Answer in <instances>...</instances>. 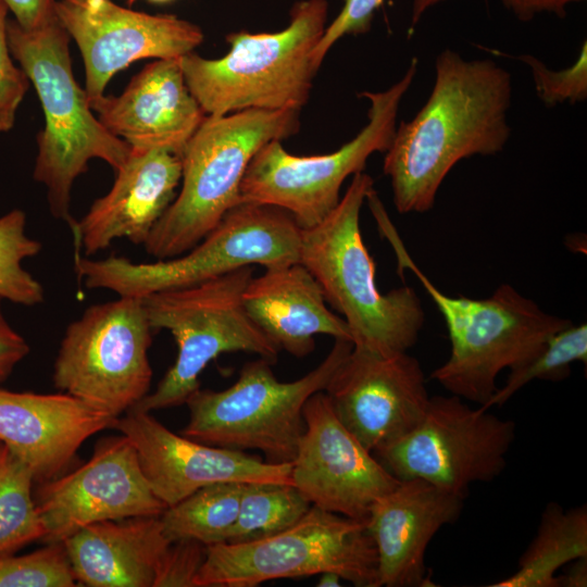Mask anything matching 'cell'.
<instances>
[{"instance_id": "6da1fadb", "label": "cell", "mask_w": 587, "mask_h": 587, "mask_svg": "<svg viewBox=\"0 0 587 587\" xmlns=\"http://www.w3.org/2000/svg\"><path fill=\"white\" fill-rule=\"evenodd\" d=\"M512 95L510 72L492 59L467 60L449 48L436 57L427 100L397 125L384 152L383 171L399 213L429 211L457 163L504 149Z\"/></svg>"}, {"instance_id": "7a4b0ae2", "label": "cell", "mask_w": 587, "mask_h": 587, "mask_svg": "<svg viewBox=\"0 0 587 587\" xmlns=\"http://www.w3.org/2000/svg\"><path fill=\"white\" fill-rule=\"evenodd\" d=\"M373 185L364 171L354 174L336 208L317 225L301 229L299 262L342 315L353 347L392 355L416 344L425 314L413 288L386 294L377 288L375 263L360 229V212Z\"/></svg>"}, {"instance_id": "3957f363", "label": "cell", "mask_w": 587, "mask_h": 587, "mask_svg": "<svg viewBox=\"0 0 587 587\" xmlns=\"http://www.w3.org/2000/svg\"><path fill=\"white\" fill-rule=\"evenodd\" d=\"M70 39L57 15L34 29L8 21L11 54L35 87L46 120L37 136L34 179L47 188L53 217L68 226L75 222L71 190L88 162L101 159L116 172L132 151L93 115L86 90L73 75Z\"/></svg>"}, {"instance_id": "277c9868", "label": "cell", "mask_w": 587, "mask_h": 587, "mask_svg": "<svg viewBox=\"0 0 587 587\" xmlns=\"http://www.w3.org/2000/svg\"><path fill=\"white\" fill-rule=\"evenodd\" d=\"M375 217L394 245L401 270L414 273L446 322L451 352L430 378L452 395L485 405L498 389L501 371L517 367L553 334L573 324L545 312L509 284L500 285L486 299L444 294L411 260L386 211Z\"/></svg>"}, {"instance_id": "5b68a950", "label": "cell", "mask_w": 587, "mask_h": 587, "mask_svg": "<svg viewBox=\"0 0 587 587\" xmlns=\"http://www.w3.org/2000/svg\"><path fill=\"white\" fill-rule=\"evenodd\" d=\"M299 110H243L207 115L182 153V186L143 243L157 260L178 257L199 243L236 204L254 154L300 127Z\"/></svg>"}, {"instance_id": "8992f818", "label": "cell", "mask_w": 587, "mask_h": 587, "mask_svg": "<svg viewBox=\"0 0 587 587\" xmlns=\"http://www.w3.org/2000/svg\"><path fill=\"white\" fill-rule=\"evenodd\" d=\"M327 11L326 0L299 1L279 32L230 33L229 50L218 59L193 52L180 57L186 84L204 113L301 111L317 73L312 53L325 32Z\"/></svg>"}, {"instance_id": "52a82bcc", "label": "cell", "mask_w": 587, "mask_h": 587, "mask_svg": "<svg viewBox=\"0 0 587 587\" xmlns=\"http://www.w3.org/2000/svg\"><path fill=\"white\" fill-rule=\"evenodd\" d=\"M253 273V265H245L196 285L141 297L152 330H168L177 355L155 390L130 410L151 413L186 403L200 388L204 367L225 352H251L271 364L277 362L280 349L243 305Z\"/></svg>"}, {"instance_id": "ba28073f", "label": "cell", "mask_w": 587, "mask_h": 587, "mask_svg": "<svg viewBox=\"0 0 587 587\" xmlns=\"http://www.w3.org/2000/svg\"><path fill=\"white\" fill-rule=\"evenodd\" d=\"M301 228L285 210L240 202L193 248L166 260L134 263L123 257L101 260L75 255L77 275L89 289L120 297L188 287L245 265L264 268L299 261Z\"/></svg>"}, {"instance_id": "9c48e42d", "label": "cell", "mask_w": 587, "mask_h": 587, "mask_svg": "<svg viewBox=\"0 0 587 587\" xmlns=\"http://www.w3.org/2000/svg\"><path fill=\"white\" fill-rule=\"evenodd\" d=\"M353 344L335 339L325 359L294 382H280L265 359L247 362L223 390L197 389L186 401L189 421L180 434L234 450H259L273 464L291 463L304 430L303 407L330 378Z\"/></svg>"}, {"instance_id": "30bf717a", "label": "cell", "mask_w": 587, "mask_h": 587, "mask_svg": "<svg viewBox=\"0 0 587 587\" xmlns=\"http://www.w3.org/2000/svg\"><path fill=\"white\" fill-rule=\"evenodd\" d=\"M419 68L413 58L399 80L382 91H362L370 102L367 123L338 150L295 155L278 140L264 145L250 161L240 184V202L270 204L287 211L301 229L321 223L338 204L349 176L363 172L369 158L385 152L392 140L400 103Z\"/></svg>"}, {"instance_id": "8fae6325", "label": "cell", "mask_w": 587, "mask_h": 587, "mask_svg": "<svg viewBox=\"0 0 587 587\" xmlns=\"http://www.w3.org/2000/svg\"><path fill=\"white\" fill-rule=\"evenodd\" d=\"M328 571L354 586L378 587L377 552L365 520L312 505L296 524L273 536L208 546L195 587H255Z\"/></svg>"}, {"instance_id": "7c38bea8", "label": "cell", "mask_w": 587, "mask_h": 587, "mask_svg": "<svg viewBox=\"0 0 587 587\" xmlns=\"http://www.w3.org/2000/svg\"><path fill=\"white\" fill-rule=\"evenodd\" d=\"M152 328L141 298L92 304L68 324L53 364V385L113 417L149 394Z\"/></svg>"}, {"instance_id": "4fadbf2b", "label": "cell", "mask_w": 587, "mask_h": 587, "mask_svg": "<svg viewBox=\"0 0 587 587\" xmlns=\"http://www.w3.org/2000/svg\"><path fill=\"white\" fill-rule=\"evenodd\" d=\"M514 439L513 421L454 395L436 396L413 429L373 453L399 480L423 479L465 498L472 484L504 471Z\"/></svg>"}, {"instance_id": "5bb4252c", "label": "cell", "mask_w": 587, "mask_h": 587, "mask_svg": "<svg viewBox=\"0 0 587 587\" xmlns=\"http://www.w3.org/2000/svg\"><path fill=\"white\" fill-rule=\"evenodd\" d=\"M34 499L46 544L62 542L92 523L161 516L167 508L153 494L134 445L123 434L98 440L86 463L40 483Z\"/></svg>"}, {"instance_id": "9a60e30c", "label": "cell", "mask_w": 587, "mask_h": 587, "mask_svg": "<svg viewBox=\"0 0 587 587\" xmlns=\"http://www.w3.org/2000/svg\"><path fill=\"white\" fill-rule=\"evenodd\" d=\"M54 12L82 53L89 101L104 95L112 76L134 61L180 58L204 38L189 21L130 10L111 0H57Z\"/></svg>"}, {"instance_id": "2e32d148", "label": "cell", "mask_w": 587, "mask_h": 587, "mask_svg": "<svg viewBox=\"0 0 587 587\" xmlns=\"http://www.w3.org/2000/svg\"><path fill=\"white\" fill-rule=\"evenodd\" d=\"M303 419L291 462L294 485L312 505L365 520L372 503L399 479L344 426L324 390L307 400Z\"/></svg>"}, {"instance_id": "e0dca14e", "label": "cell", "mask_w": 587, "mask_h": 587, "mask_svg": "<svg viewBox=\"0 0 587 587\" xmlns=\"http://www.w3.org/2000/svg\"><path fill=\"white\" fill-rule=\"evenodd\" d=\"M324 391L339 421L371 452L413 429L430 400L417 359L354 347Z\"/></svg>"}, {"instance_id": "ac0fdd59", "label": "cell", "mask_w": 587, "mask_h": 587, "mask_svg": "<svg viewBox=\"0 0 587 587\" xmlns=\"http://www.w3.org/2000/svg\"><path fill=\"white\" fill-rule=\"evenodd\" d=\"M112 428L134 445L150 488L167 508L214 483L294 484L291 463L273 464L240 450L192 440L171 432L148 412L129 410Z\"/></svg>"}, {"instance_id": "d6986e66", "label": "cell", "mask_w": 587, "mask_h": 587, "mask_svg": "<svg viewBox=\"0 0 587 587\" xmlns=\"http://www.w3.org/2000/svg\"><path fill=\"white\" fill-rule=\"evenodd\" d=\"M464 498L423 479L399 480L370 507L365 526L377 552L378 587L435 586L425 564L427 547L461 515Z\"/></svg>"}, {"instance_id": "ffe728a7", "label": "cell", "mask_w": 587, "mask_h": 587, "mask_svg": "<svg viewBox=\"0 0 587 587\" xmlns=\"http://www.w3.org/2000/svg\"><path fill=\"white\" fill-rule=\"evenodd\" d=\"M89 104L101 124L132 149L178 155L207 116L186 84L180 58L158 59L120 96L102 95Z\"/></svg>"}, {"instance_id": "44dd1931", "label": "cell", "mask_w": 587, "mask_h": 587, "mask_svg": "<svg viewBox=\"0 0 587 587\" xmlns=\"http://www.w3.org/2000/svg\"><path fill=\"white\" fill-rule=\"evenodd\" d=\"M115 173L110 191L70 226L75 255L96 254L118 238L143 245L176 197L182 160L167 150L132 149Z\"/></svg>"}, {"instance_id": "7402d4cb", "label": "cell", "mask_w": 587, "mask_h": 587, "mask_svg": "<svg viewBox=\"0 0 587 587\" xmlns=\"http://www.w3.org/2000/svg\"><path fill=\"white\" fill-rule=\"evenodd\" d=\"M116 419L66 392L0 388V442L30 469L35 483L60 476L80 446Z\"/></svg>"}, {"instance_id": "603a6c76", "label": "cell", "mask_w": 587, "mask_h": 587, "mask_svg": "<svg viewBox=\"0 0 587 587\" xmlns=\"http://www.w3.org/2000/svg\"><path fill=\"white\" fill-rule=\"evenodd\" d=\"M242 300L259 328L294 357L310 354L319 334L351 341L346 321L327 308L319 282L299 261L253 276Z\"/></svg>"}, {"instance_id": "cb8c5ba5", "label": "cell", "mask_w": 587, "mask_h": 587, "mask_svg": "<svg viewBox=\"0 0 587 587\" xmlns=\"http://www.w3.org/2000/svg\"><path fill=\"white\" fill-rule=\"evenodd\" d=\"M62 542L76 582L89 587H152L171 544L160 516L92 523Z\"/></svg>"}, {"instance_id": "d4e9b609", "label": "cell", "mask_w": 587, "mask_h": 587, "mask_svg": "<svg viewBox=\"0 0 587 587\" xmlns=\"http://www.w3.org/2000/svg\"><path fill=\"white\" fill-rule=\"evenodd\" d=\"M587 557V507L565 510L546 504L532 541L521 554L516 571L490 587H559L557 572Z\"/></svg>"}, {"instance_id": "484cf974", "label": "cell", "mask_w": 587, "mask_h": 587, "mask_svg": "<svg viewBox=\"0 0 587 587\" xmlns=\"http://www.w3.org/2000/svg\"><path fill=\"white\" fill-rule=\"evenodd\" d=\"M242 492L240 482L207 485L165 509L160 520L173 542L192 539L207 546L226 542L236 522Z\"/></svg>"}, {"instance_id": "4316f807", "label": "cell", "mask_w": 587, "mask_h": 587, "mask_svg": "<svg viewBox=\"0 0 587 587\" xmlns=\"http://www.w3.org/2000/svg\"><path fill=\"white\" fill-rule=\"evenodd\" d=\"M311 507L294 484L242 483L238 515L226 542H249L278 534L296 524Z\"/></svg>"}, {"instance_id": "83f0119b", "label": "cell", "mask_w": 587, "mask_h": 587, "mask_svg": "<svg viewBox=\"0 0 587 587\" xmlns=\"http://www.w3.org/2000/svg\"><path fill=\"white\" fill-rule=\"evenodd\" d=\"M30 469L0 442V555L16 553L45 536Z\"/></svg>"}, {"instance_id": "f1b7e54d", "label": "cell", "mask_w": 587, "mask_h": 587, "mask_svg": "<svg viewBox=\"0 0 587 587\" xmlns=\"http://www.w3.org/2000/svg\"><path fill=\"white\" fill-rule=\"evenodd\" d=\"M587 364V325H570L553 334L527 361L510 370L507 383L498 388L484 409L503 405L534 379L560 382L571 373V364ZM482 407V405H480Z\"/></svg>"}, {"instance_id": "f546056e", "label": "cell", "mask_w": 587, "mask_h": 587, "mask_svg": "<svg viewBox=\"0 0 587 587\" xmlns=\"http://www.w3.org/2000/svg\"><path fill=\"white\" fill-rule=\"evenodd\" d=\"M26 215L15 209L0 216V297L23 305L43 301L41 284L27 272L22 262L37 255L41 243L25 232Z\"/></svg>"}, {"instance_id": "4dcf8cb0", "label": "cell", "mask_w": 587, "mask_h": 587, "mask_svg": "<svg viewBox=\"0 0 587 587\" xmlns=\"http://www.w3.org/2000/svg\"><path fill=\"white\" fill-rule=\"evenodd\" d=\"M77 586L63 542L33 552L0 555V587Z\"/></svg>"}, {"instance_id": "1f68e13d", "label": "cell", "mask_w": 587, "mask_h": 587, "mask_svg": "<svg viewBox=\"0 0 587 587\" xmlns=\"http://www.w3.org/2000/svg\"><path fill=\"white\" fill-rule=\"evenodd\" d=\"M498 51V50H497ZM523 62L530 71L535 92L547 107L576 104L587 99V41L580 46L578 55L569 67L554 71L532 54L509 55Z\"/></svg>"}, {"instance_id": "d6a6232c", "label": "cell", "mask_w": 587, "mask_h": 587, "mask_svg": "<svg viewBox=\"0 0 587 587\" xmlns=\"http://www.w3.org/2000/svg\"><path fill=\"white\" fill-rule=\"evenodd\" d=\"M7 4L0 0V132L10 130L16 111L28 89L29 80L13 62L8 41Z\"/></svg>"}, {"instance_id": "836d02e7", "label": "cell", "mask_w": 587, "mask_h": 587, "mask_svg": "<svg viewBox=\"0 0 587 587\" xmlns=\"http://www.w3.org/2000/svg\"><path fill=\"white\" fill-rule=\"evenodd\" d=\"M208 546L192 539L170 544L157 567L152 587H195Z\"/></svg>"}, {"instance_id": "e575fe53", "label": "cell", "mask_w": 587, "mask_h": 587, "mask_svg": "<svg viewBox=\"0 0 587 587\" xmlns=\"http://www.w3.org/2000/svg\"><path fill=\"white\" fill-rule=\"evenodd\" d=\"M382 3L383 0H345L339 14L326 26L312 53L314 67L319 71L328 51L344 36L367 33Z\"/></svg>"}, {"instance_id": "d590c367", "label": "cell", "mask_w": 587, "mask_h": 587, "mask_svg": "<svg viewBox=\"0 0 587 587\" xmlns=\"http://www.w3.org/2000/svg\"><path fill=\"white\" fill-rule=\"evenodd\" d=\"M0 297V384L5 382L15 366L28 354L26 340L5 320Z\"/></svg>"}, {"instance_id": "8d00e7d4", "label": "cell", "mask_w": 587, "mask_h": 587, "mask_svg": "<svg viewBox=\"0 0 587 587\" xmlns=\"http://www.w3.org/2000/svg\"><path fill=\"white\" fill-rule=\"evenodd\" d=\"M25 29L40 27L55 15L57 0H2Z\"/></svg>"}, {"instance_id": "74e56055", "label": "cell", "mask_w": 587, "mask_h": 587, "mask_svg": "<svg viewBox=\"0 0 587 587\" xmlns=\"http://www.w3.org/2000/svg\"><path fill=\"white\" fill-rule=\"evenodd\" d=\"M520 21L527 22L544 13L560 17L566 15L567 8L583 0H500Z\"/></svg>"}, {"instance_id": "f35d334b", "label": "cell", "mask_w": 587, "mask_h": 587, "mask_svg": "<svg viewBox=\"0 0 587 587\" xmlns=\"http://www.w3.org/2000/svg\"><path fill=\"white\" fill-rule=\"evenodd\" d=\"M558 579L559 587H586L587 557L578 558L570 562L564 573L558 575Z\"/></svg>"}, {"instance_id": "ab89813d", "label": "cell", "mask_w": 587, "mask_h": 587, "mask_svg": "<svg viewBox=\"0 0 587 587\" xmlns=\"http://www.w3.org/2000/svg\"><path fill=\"white\" fill-rule=\"evenodd\" d=\"M445 0H413L411 12V26L412 30L420 22L424 13L436 4Z\"/></svg>"}, {"instance_id": "60d3db41", "label": "cell", "mask_w": 587, "mask_h": 587, "mask_svg": "<svg viewBox=\"0 0 587 587\" xmlns=\"http://www.w3.org/2000/svg\"><path fill=\"white\" fill-rule=\"evenodd\" d=\"M341 576L337 574L336 572H324L320 574V580L317 583L319 587H338L341 586L340 580Z\"/></svg>"}, {"instance_id": "b9f144b4", "label": "cell", "mask_w": 587, "mask_h": 587, "mask_svg": "<svg viewBox=\"0 0 587 587\" xmlns=\"http://www.w3.org/2000/svg\"><path fill=\"white\" fill-rule=\"evenodd\" d=\"M149 1L154 2V3H159V4H163V3L172 2L174 0H149Z\"/></svg>"}]
</instances>
